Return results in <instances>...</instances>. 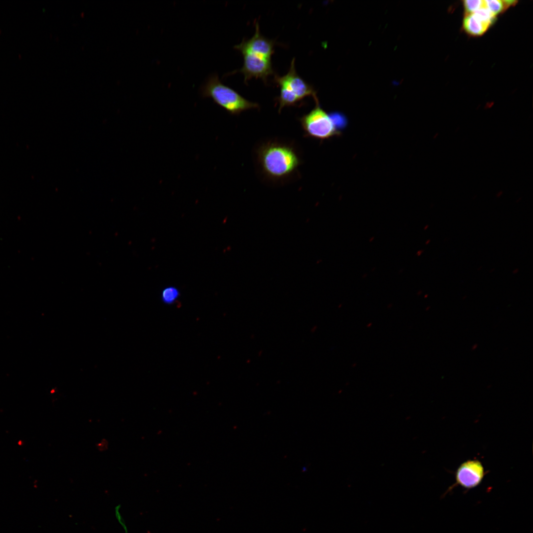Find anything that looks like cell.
<instances>
[{"mask_svg": "<svg viewBox=\"0 0 533 533\" xmlns=\"http://www.w3.org/2000/svg\"><path fill=\"white\" fill-rule=\"evenodd\" d=\"M253 159L258 175L267 184L284 185L300 177L301 153L292 141L272 138L259 142Z\"/></svg>", "mask_w": 533, "mask_h": 533, "instance_id": "1", "label": "cell"}, {"mask_svg": "<svg viewBox=\"0 0 533 533\" xmlns=\"http://www.w3.org/2000/svg\"><path fill=\"white\" fill-rule=\"evenodd\" d=\"M203 98H211L214 103L230 114L239 115L242 112L259 108L255 102L248 101L237 92L224 84L218 74L210 75L201 87Z\"/></svg>", "mask_w": 533, "mask_h": 533, "instance_id": "2", "label": "cell"}, {"mask_svg": "<svg viewBox=\"0 0 533 533\" xmlns=\"http://www.w3.org/2000/svg\"><path fill=\"white\" fill-rule=\"evenodd\" d=\"M274 81L280 87V94L276 98L280 113L285 107L295 106L307 96L317 98L313 87L307 83L297 73L295 58L291 62L288 73L280 76L275 75Z\"/></svg>", "mask_w": 533, "mask_h": 533, "instance_id": "3", "label": "cell"}, {"mask_svg": "<svg viewBox=\"0 0 533 533\" xmlns=\"http://www.w3.org/2000/svg\"><path fill=\"white\" fill-rule=\"evenodd\" d=\"M315 107L299 119L300 124L307 137L325 140L339 135L330 115L320 106L318 99L314 100Z\"/></svg>", "mask_w": 533, "mask_h": 533, "instance_id": "4", "label": "cell"}, {"mask_svg": "<svg viewBox=\"0 0 533 533\" xmlns=\"http://www.w3.org/2000/svg\"><path fill=\"white\" fill-rule=\"evenodd\" d=\"M241 54L243 57V65L237 72L244 75V82L247 83L254 77L260 78L266 83L268 76L273 74L271 58L252 53Z\"/></svg>", "mask_w": 533, "mask_h": 533, "instance_id": "5", "label": "cell"}, {"mask_svg": "<svg viewBox=\"0 0 533 533\" xmlns=\"http://www.w3.org/2000/svg\"><path fill=\"white\" fill-rule=\"evenodd\" d=\"M484 475V468L480 461L468 460L462 463L457 469L456 483L466 489H473L481 483Z\"/></svg>", "mask_w": 533, "mask_h": 533, "instance_id": "6", "label": "cell"}, {"mask_svg": "<svg viewBox=\"0 0 533 533\" xmlns=\"http://www.w3.org/2000/svg\"><path fill=\"white\" fill-rule=\"evenodd\" d=\"M255 33L251 38L243 39L240 43L235 45L234 48L241 53H252L271 58L274 51V41L266 38L261 34L258 22L255 24Z\"/></svg>", "mask_w": 533, "mask_h": 533, "instance_id": "7", "label": "cell"}, {"mask_svg": "<svg viewBox=\"0 0 533 533\" xmlns=\"http://www.w3.org/2000/svg\"><path fill=\"white\" fill-rule=\"evenodd\" d=\"M491 25L481 19L474 13L465 14L462 22L463 29L472 36H482Z\"/></svg>", "mask_w": 533, "mask_h": 533, "instance_id": "8", "label": "cell"}, {"mask_svg": "<svg viewBox=\"0 0 533 533\" xmlns=\"http://www.w3.org/2000/svg\"><path fill=\"white\" fill-rule=\"evenodd\" d=\"M485 1V7L495 16L504 12L517 1L512 0H487Z\"/></svg>", "mask_w": 533, "mask_h": 533, "instance_id": "9", "label": "cell"}, {"mask_svg": "<svg viewBox=\"0 0 533 533\" xmlns=\"http://www.w3.org/2000/svg\"><path fill=\"white\" fill-rule=\"evenodd\" d=\"M179 295L178 289L173 287L164 289L161 294L162 301L166 304H172L177 300Z\"/></svg>", "mask_w": 533, "mask_h": 533, "instance_id": "10", "label": "cell"}, {"mask_svg": "<svg viewBox=\"0 0 533 533\" xmlns=\"http://www.w3.org/2000/svg\"><path fill=\"white\" fill-rule=\"evenodd\" d=\"M463 4L465 14L472 13L485 7V1L483 0H465L463 1Z\"/></svg>", "mask_w": 533, "mask_h": 533, "instance_id": "11", "label": "cell"}]
</instances>
